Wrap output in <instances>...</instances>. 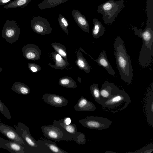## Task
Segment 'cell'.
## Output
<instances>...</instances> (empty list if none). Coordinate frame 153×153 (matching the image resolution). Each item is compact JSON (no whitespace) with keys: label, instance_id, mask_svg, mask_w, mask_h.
<instances>
[{"label":"cell","instance_id":"cell-18","mask_svg":"<svg viewBox=\"0 0 153 153\" xmlns=\"http://www.w3.org/2000/svg\"><path fill=\"white\" fill-rule=\"evenodd\" d=\"M53 124L58 126V127L61 128L65 130V132L68 133L69 134L75 135H76L77 136L78 135L80 136L85 135L84 134L80 132H78L76 125L71 123L68 125H66L62 121V119L58 121L54 120Z\"/></svg>","mask_w":153,"mask_h":153},{"label":"cell","instance_id":"cell-38","mask_svg":"<svg viewBox=\"0 0 153 153\" xmlns=\"http://www.w3.org/2000/svg\"><path fill=\"white\" fill-rule=\"evenodd\" d=\"M78 78L79 79H78V80L79 82L80 83L81 82V78L79 76L78 77Z\"/></svg>","mask_w":153,"mask_h":153},{"label":"cell","instance_id":"cell-39","mask_svg":"<svg viewBox=\"0 0 153 153\" xmlns=\"http://www.w3.org/2000/svg\"><path fill=\"white\" fill-rule=\"evenodd\" d=\"M2 70V68H0V72Z\"/></svg>","mask_w":153,"mask_h":153},{"label":"cell","instance_id":"cell-11","mask_svg":"<svg viewBox=\"0 0 153 153\" xmlns=\"http://www.w3.org/2000/svg\"><path fill=\"white\" fill-rule=\"evenodd\" d=\"M23 54L27 59L36 61L40 58L41 53L39 48L35 44H30L25 45L22 49Z\"/></svg>","mask_w":153,"mask_h":153},{"label":"cell","instance_id":"cell-32","mask_svg":"<svg viewBox=\"0 0 153 153\" xmlns=\"http://www.w3.org/2000/svg\"><path fill=\"white\" fill-rule=\"evenodd\" d=\"M0 112L8 120L11 119V116L10 111L6 106L0 99Z\"/></svg>","mask_w":153,"mask_h":153},{"label":"cell","instance_id":"cell-27","mask_svg":"<svg viewBox=\"0 0 153 153\" xmlns=\"http://www.w3.org/2000/svg\"><path fill=\"white\" fill-rule=\"evenodd\" d=\"M153 0H147L146 10L148 17L146 25L153 26Z\"/></svg>","mask_w":153,"mask_h":153},{"label":"cell","instance_id":"cell-10","mask_svg":"<svg viewBox=\"0 0 153 153\" xmlns=\"http://www.w3.org/2000/svg\"><path fill=\"white\" fill-rule=\"evenodd\" d=\"M43 101L46 103L56 107L65 106L68 101L63 97L50 93H45L42 97Z\"/></svg>","mask_w":153,"mask_h":153},{"label":"cell","instance_id":"cell-12","mask_svg":"<svg viewBox=\"0 0 153 153\" xmlns=\"http://www.w3.org/2000/svg\"><path fill=\"white\" fill-rule=\"evenodd\" d=\"M0 132L10 140L17 142L22 146L24 145V143L22 139L14 128L0 122Z\"/></svg>","mask_w":153,"mask_h":153},{"label":"cell","instance_id":"cell-30","mask_svg":"<svg viewBox=\"0 0 153 153\" xmlns=\"http://www.w3.org/2000/svg\"><path fill=\"white\" fill-rule=\"evenodd\" d=\"M58 22L60 27L67 35L69 33L68 27L69 23L66 19L62 15L59 14L58 16Z\"/></svg>","mask_w":153,"mask_h":153},{"label":"cell","instance_id":"cell-33","mask_svg":"<svg viewBox=\"0 0 153 153\" xmlns=\"http://www.w3.org/2000/svg\"><path fill=\"white\" fill-rule=\"evenodd\" d=\"M153 151V143H152L147 146L139 149L134 153H151Z\"/></svg>","mask_w":153,"mask_h":153},{"label":"cell","instance_id":"cell-8","mask_svg":"<svg viewBox=\"0 0 153 153\" xmlns=\"http://www.w3.org/2000/svg\"><path fill=\"white\" fill-rule=\"evenodd\" d=\"M31 24L32 29L37 34L45 35L49 34L52 32L50 24L43 17L34 16L31 20Z\"/></svg>","mask_w":153,"mask_h":153},{"label":"cell","instance_id":"cell-25","mask_svg":"<svg viewBox=\"0 0 153 153\" xmlns=\"http://www.w3.org/2000/svg\"><path fill=\"white\" fill-rule=\"evenodd\" d=\"M59 85L64 87L70 88L77 87V85L74 80L71 77L67 76L60 78L58 82Z\"/></svg>","mask_w":153,"mask_h":153},{"label":"cell","instance_id":"cell-17","mask_svg":"<svg viewBox=\"0 0 153 153\" xmlns=\"http://www.w3.org/2000/svg\"><path fill=\"white\" fill-rule=\"evenodd\" d=\"M51 55L55 64L53 65L49 63V65L51 67L58 70H64L69 66V63L57 53L53 52Z\"/></svg>","mask_w":153,"mask_h":153},{"label":"cell","instance_id":"cell-34","mask_svg":"<svg viewBox=\"0 0 153 153\" xmlns=\"http://www.w3.org/2000/svg\"><path fill=\"white\" fill-rule=\"evenodd\" d=\"M27 66L30 71L32 72H37L41 70V66L33 62L29 63Z\"/></svg>","mask_w":153,"mask_h":153},{"label":"cell","instance_id":"cell-14","mask_svg":"<svg viewBox=\"0 0 153 153\" xmlns=\"http://www.w3.org/2000/svg\"><path fill=\"white\" fill-rule=\"evenodd\" d=\"M72 14L75 22L79 28L84 32L89 33V25L85 17L77 10H72Z\"/></svg>","mask_w":153,"mask_h":153},{"label":"cell","instance_id":"cell-19","mask_svg":"<svg viewBox=\"0 0 153 153\" xmlns=\"http://www.w3.org/2000/svg\"><path fill=\"white\" fill-rule=\"evenodd\" d=\"M145 108L147 120L149 123L152 125L153 120V88L147 98Z\"/></svg>","mask_w":153,"mask_h":153},{"label":"cell","instance_id":"cell-4","mask_svg":"<svg viewBox=\"0 0 153 153\" xmlns=\"http://www.w3.org/2000/svg\"><path fill=\"white\" fill-rule=\"evenodd\" d=\"M124 1L109 0L98 7L97 11L102 15L105 23L110 25L113 22L123 8Z\"/></svg>","mask_w":153,"mask_h":153},{"label":"cell","instance_id":"cell-20","mask_svg":"<svg viewBox=\"0 0 153 153\" xmlns=\"http://www.w3.org/2000/svg\"><path fill=\"white\" fill-rule=\"evenodd\" d=\"M76 55L77 59L75 62L77 66L79 69L84 71L87 73H89L91 71V67L83 56L79 49L77 51Z\"/></svg>","mask_w":153,"mask_h":153},{"label":"cell","instance_id":"cell-2","mask_svg":"<svg viewBox=\"0 0 153 153\" xmlns=\"http://www.w3.org/2000/svg\"><path fill=\"white\" fill-rule=\"evenodd\" d=\"M134 34L142 40V45L139 56V61L141 66H147L151 62L153 55V27L146 25L143 30L132 27Z\"/></svg>","mask_w":153,"mask_h":153},{"label":"cell","instance_id":"cell-24","mask_svg":"<svg viewBox=\"0 0 153 153\" xmlns=\"http://www.w3.org/2000/svg\"><path fill=\"white\" fill-rule=\"evenodd\" d=\"M69 0H44L37 6L41 10L53 7Z\"/></svg>","mask_w":153,"mask_h":153},{"label":"cell","instance_id":"cell-35","mask_svg":"<svg viewBox=\"0 0 153 153\" xmlns=\"http://www.w3.org/2000/svg\"><path fill=\"white\" fill-rule=\"evenodd\" d=\"M62 121L66 125H68L71 123V120L69 117H66L62 119Z\"/></svg>","mask_w":153,"mask_h":153},{"label":"cell","instance_id":"cell-1","mask_svg":"<svg viewBox=\"0 0 153 153\" xmlns=\"http://www.w3.org/2000/svg\"><path fill=\"white\" fill-rule=\"evenodd\" d=\"M114 47L116 64L121 78L125 82L131 83L133 75L131 62L120 37L117 36L116 37Z\"/></svg>","mask_w":153,"mask_h":153},{"label":"cell","instance_id":"cell-7","mask_svg":"<svg viewBox=\"0 0 153 153\" xmlns=\"http://www.w3.org/2000/svg\"><path fill=\"white\" fill-rule=\"evenodd\" d=\"M14 127L15 130L24 142V144L23 146L24 149L27 146L32 148L38 147L37 141L31 136L30 133L29 127L26 125L19 122L17 125H14Z\"/></svg>","mask_w":153,"mask_h":153},{"label":"cell","instance_id":"cell-13","mask_svg":"<svg viewBox=\"0 0 153 153\" xmlns=\"http://www.w3.org/2000/svg\"><path fill=\"white\" fill-rule=\"evenodd\" d=\"M0 147L12 153H25L23 146L20 143L11 140H7L0 137Z\"/></svg>","mask_w":153,"mask_h":153},{"label":"cell","instance_id":"cell-36","mask_svg":"<svg viewBox=\"0 0 153 153\" xmlns=\"http://www.w3.org/2000/svg\"><path fill=\"white\" fill-rule=\"evenodd\" d=\"M12 0H0V5H5L11 1Z\"/></svg>","mask_w":153,"mask_h":153},{"label":"cell","instance_id":"cell-22","mask_svg":"<svg viewBox=\"0 0 153 153\" xmlns=\"http://www.w3.org/2000/svg\"><path fill=\"white\" fill-rule=\"evenodd\" d=\"M94 26L92 31V35L94 38L103 36L105 32V27L102 24L97 18L93 19Z\"/></svg>","mask_w":153,"mask_h":153},{"label":"cell","instance_id":"cell-5","mask_svg":"<svg viewBox=\"0 0 153 153\" xmlns=\"http://www.w3.org/2000/svg\"><path fill=\"white\" fill-rule=\"evenodd\" d=\"M79 122L83 126L94 130H103L110 126L112 122L110 119L98 116L87 117Z\"/></svg>","mask_w":153,"mask_h":153},{"label":"cell","instance_id":"cell-9","mask_svg":"<svg viewBox=\"0 0 153 153\" xmlns=\"http://www.w3.org/2000/svg\"><path fill=\"white\" fill-rule=\"evenodd\" d=\"M44 136L47 139L59 141L64 140L63 133L58 127L53 125L44 126L41 127Z\"/></svg>","mask_w":153,"mask_h":153},{"label":"cell","instance_id":"cell-26","mask_svg":"<svg viewBox=\"0 0 153 153\" xmlns=\"http://www.w3.org/2000/svg\"><path fill=\"white\" fill-rule=\"evenodd\" d=\"M32 0H15L11 1L4 6L5 9L22 7L27 5Z\"/></svg>","mask_w":153,"mask_h":153},{"label":"cell","instance_id":"cell-15","mask_svg":"<svg viewBox=\"0 0 153 153\" xmlns=\"http://www.w3.org/2000/svg\"><path fill=\"white\" fill-rule=\"evenodd\" d=\"M95 61L99 66L104 68L109 74L113 76H116L115 72L108 61L105 50L101 52Z\"/></svg>","mask_w":153,"mask_h":153},{"label":"cell","instance_id":"cell-37","mask_svg":"<svg viewBox=\"0 0 153 153\" xmlns=\"http://www.w3.org/2000/svg\"><path fill=\"white\" fill-rule=\"evenodd\" d=\"M105 153H116V152H112L111 151H107L106 152H105Z\"/></svg>","mask_w":153,"mask_h":153},{"label":"cell","instance_id":"cell-3","mask_svg":"<svg viewBox=\"0 0 153 153\" xmlns=\"http://www.w3.org/2000/svg\"><path fill=\"white\" fill-rule=\"evenodd\" d=\"M130 102V98L128 94L114 84L111 97L103 100L100 104L104 108L108 109L106 111L116 113L123 109Z\"/></svg>","mask_w":153,"mask_h":153},{"label":"cell","instance_id":"cell-40","mask_svg":"<svg viewBox=\"0 0 153 153\" xmlns=\"http://www.w3.org/2000/svg\"><path fill=\"white\" fill-rule=\"evenodd\" d=\"M1 121V119H0V122Z\"/></svg>","mask_w":153,"mask_h":153},{"label":"cell","instance_id":"cell-6","mask_svg":"<svg viewBox=\"0 0 153 153\" xmlns=\"http://www.w3.org/2000/svg\"><path fill=\"white\" fill-rule=\"evenodd\" d=\"M20 29L15 21L7 19L3 26L1 34L2 37L10 43L16 42L18 39Z\"/></svg>","mask_w":153,"mask_h":153},{"label":"cell","instance_id":"cell-16","mask_svg":"<svg viewBox=\"0 0 153 153\" xmlns=\"http://www.w3.org/2000/svg\"><path fill=\"white\" fill-rule=\"evenodd\" d=\"M75 111H93L96 108L92 102L81 96L74 107Z\"/></svg>","mask_w":153,"mask_h":153},{"label":"cell","instance_id":"cell-21","mask_svg":"<svg viewBox=\"0 0 153 153\" xmlns=\"http://www.w3.org/2000/svg\"><path fill=\"white\" fill-rule=\"evenodd\" d=\"M114 85L113 83L107 82L103 83L101 88L100 90L102 98L101 102L103 100L108 99L111 97L113 94Z\"/></svg>","mask_w":153,"mask_h":153},{"label":"cell","instance_id":"cell-31","mask_svg":"<svg viewBox=\"0 0 153 153\" xmlns=\"http://www.w3.org/2000/svg\"><path fill=\"white\" fill-rule=\"evenodd\" d=\"M45 144L53 152L57 153H68L65 150L60 149L55 143H46Z\"/></svg>","mask_w":153,"mask_h":153},{"label":"cell","instance_id":"cell-29","mask_svg":"<svg viewBox=\"0 0 153 153\" xmlns=\"http://www.w3.org/2000/svg\"><path fill=\"white\" fill-rule=\"evenodd\" d=\"M90 90L94 100L98 104H100L102 98L100 96L98 84L94 83L91 85L90 86Z\"/></svg>","mask_w":153,"mask_h":153},{"label":"cell","instance_id":"cell-23","mask_svg":"<svg viewBox=\"0 0 153 153\" xmlns=\"http://www.w3.org/2000/svg\"><path fill=\"white\" fill-rule=\"evenodd\" d=\"M12 89L16 93L21 95L28 94L30 91L29 88L26 84L18 82L13 83Z\"/></svg>","mask_w":153,"mask_h":153},{"label":"cell","instance_id":"cell-28","mask_svg":"<svg viewBox=\"0 0 153 153\" xmlns=\"http://www.w3.org/2000/svg\"><path fill=\"white\" fill-rule=\"evenodd\" d=\"M51 46L56 51L60 54L65 60L68 61V54L65 47L60 43H52Z\"/></svg>","mask_w":153,"mask_h":153}]
</instances>
